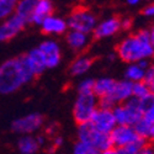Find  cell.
Segmentation results:
<instances>
[{
	"label": "cell",
	"mask_w": 154,
	"mask_h": 154,
	"mask_svg": "<svg viewBox=\"0 0 154 154\" xmlns=\"http://www.w3.org/2000/svg\"><path fill=\"white\" fill-rule=\"evenodd\" d=\"M137 154H154V150H153V146L152 144H148L142 150H139Z\"/></svg>",
	"instance_id": "34"
},
{
	"label": "cell",
	"mask_w": 154,
	"mask_h": 154,
	"mask_svg": "<svg viewBox=\"0 0 154 154\" xmlns=\"http://www.w3.org/2000/svg\"><path fill=\"white\" fill-rule=\"evenodd\" d=\"M94 62H95V58L91 56H88L84 53L79 54L72 62L70 67H69V74L73 76H80L90 70Z\"/></svg>",
	"instance_id": "18"
},
{
	"label": "cell",
	"mask_w": 154,
	"mask_h": 154,
	"mask_svg": "<svg viewBox=\"0 0 154 154\" xmlns=\"http://www.w3.org/2000/svg\"><path fill=\"white\" fill-rule=\"evenodd\" d=\"M35 78L31 72L26 56L21 54L4 60L0 64V94L10 95L31 83Z\"/></svg>",
	"instance_id": "1"
},
{
	"label": "cell",
	"mask_w": 154,
	"mask_h": 154,
	"mask_svg": "<svg viewBox=\"0 0 154 154\" xmlns=\"http://www.w3.org/2000/svg\"><path fill=\"white\" fill-rule=\"evenodd\" d=\"M94 83L95 80L94 79H83L79 84H78V94L79 95H89V94H94Z\"/></svg>",
	"instance_id": "25"
},
{
	"label": "cell",
	"mask_w": 154,
	"mask_h": 154,
	"mask_svg": "<svg viewBox=\"0 0 154 154\" xmlns=\"http://www.w3.org/2000/svg\"><path fill=\"white\" fill-rule=\"evenodd\" d=\"M133 25V20L132 17H121V30L123 31H128Z\"/></svg>",
	"instance_id": "30"
},
{
	"label": "cell",
	"mask_w": 154,
	"mask_h": 154,
	"mask_svg": "<svg viewBox=\"0 0 154 154\" xmlns=\"http://www.w3.org/2000/svg\"><path fill=\"white\" fill-rule=\"evenodd\" d=\"M143 119H144L148 123L154 125V104L143 113Z\"/></svg>",
	"instance_id": "29"
},
{
	"label": "cell",
	"mask_w": 154,
	"mask_h": 154,
	"mask_svg": "<svg viewBox=\"0 0 154 154\" xmlns=\"http://www.w3.org/2000/svg\"><path fill=\"white\" fill-rule=\"evenodd\" d=\"M137 64H138V67H140V68H142V69L146 72L152 63H150V59H142V60L137 62Z\"/></svg>",
	"instance_id": "33"
},
{
	"label": "cell",
	"mask_w": 154,
	"mask_h": 154,
	"mask_svg": "<svg viewBox=\"0 0 154 154\" xmlns=\"http://www.w3.org/2000/svg\"><path fill=\"white\" fill-rule=\"evenodd\" d=\"M149 127H150V123H148L144 119H142L139 122H137L133 128H134V131L140 137V138H144L147 140V136H148V131H149Z\"/></svg>",
	"instance_id": "27"
},
{
	"label": "cell",
	"mask_w": 154,
	"mask_h": 154,
	"mask_svg": "<svg viewBox=\"0 0 154 154\" xmlns=\"http://www.w3.org/2000/svg\"><path fill=\"white\" fill-rule=\"evenodd\" d=\"M36 3L37 0H21V2H17L15 14L20 16L26 23H31Z\"/></svg>",
	"instance_id": "20"
},
{
	"label": "cell",
	"mask_w": 154,
	"mask_h": 154,
	"mask_svg": "<svg viewBox=\"0 0 154 154\" xmlns=\"http://www.w3.org/2000/svg\"><path fill=\"white\" fill-rule=\"evenodd\" d=\"M149 35H150V42H152V46L154 49V25L149 29Z\"/></svg>",
	"instance_id": "35"
},
{
	"label": "cell",
	"mask_w": 154,
	"mask_h": 154,
	"mask_svg": "<svg viewBox=\"0 0 154 154\" xmlns=\"http://www.w3.org/2000/svg\"><path fill=\"white\" fill-rule=\"evenodd\" d=\"M16 0H0V20H6L15 14Z\"/></svg>",
	"instance_id": "23"
},
{
	"label": "cell",
	"mask_w": 154,
	"mask_h": 154,
	"mask_svg": "<svg viewBox=\"0 0 154 154\" xmlns=\"http://www.w3.org/2000/svg\"><path fill=\"white\" fill-rule=\"evenodd\" d=\"M112 112L117 126L133 127L137 122L143 119V110L140 107L139 100L136 97H131L125 104L115 106L112 109Z\"/></svg>",
	"instance_id": "4"
},
{
	"label": "cell",
	"mask_w": 154,
	"mask_h": 154,
	"mask_svg": "<svg viewBox=\"0 0 154 154\" xmlns=\"http://www.w3.org/2000/svg\"><path fill=\"white\" fill-rule=\"evenodd\" d=\"M66 42L73 52L79 56L83 54V52H85V49L90 43V35L69 30L66 35Z\"/></svg>",
	"instance_id": "14"
},
{
	"label": "cell",
	"mask_w": 154,
	"mask_h": 154,
	"mask_svg": "<svg viewBox=\"0 0 154 154\" xmlns=\"http://www.w3.org/2000/svg\"><path fill=\"white\" fill-rule=\"evenodd\" d=\"M116 56L127 64H134L142 59L154 57V49L150 42L149 30L142 29L128 35L116 46Z\"/></svg>",
	"instance_id": "2"
},
{
	"label": "cell",
	"mask_w": 154,
	"mask_h": 154,
	"mask_svg": "<svg viewBox=\"0 0 154 154\" xmlns=\"http://www.w3.org/2000/svg\"><path fill=\"white\" fill-rule=\"evenodd\" d=\"M53 11H54V5L51 0H37L31 23L41 26V23L45 21V19L53 15Z\"/></svg>",
	"instance_id": "17"
},
{
	"label": "cell",
	"mask_w": 154,
	"mask_h": 154,
	"mask_svg": "<svg viewBox=\"0 0 154 154\" xmlns=\"http://www.w3.org/2000/svg\"><path fill=\"white\" fill-rule=\"evenodd\" d=\"M99 107V99L94 94L76 96L73 106V119L76 125H83L90 121L93 113Z\"/></svg>",
	"instance_id": "6"
},
{
	"label": "cell",
	"mask_w": 154,
	"mask_h": 154,
	"mask_svg": "<svg viewBox=\"0 0 154 154\" xmlns=\"http://www.w3.org/2000/svg\"><path fill=\"white\" fill-rule=\"evenodd\" d=\"M121 31V17L110 16L97 23L93 35L94 40H104V38L112 37Z\"/></svg>",
	"instance_id": "12"
},
{
	"label": "cell",
	"mask_w": 154,
	"mask_h": 154,
	"mask_svg": "<svg viewBox=\"0 0 154 154\" xmlns=\"http://www.w3.org/2000/svg\"><path fill=\"white\" fill-rule=\"evenodd\" d=\"M45 125V116L40 112H31L12 121L11 130L17 134L31 136L32 133L40 131Z\"/></svg>",
	"instance_id": "7"
},
{
	"label": "cell",
	"mask_w": 154,
	"mask_h": 154,
	"mask_svg": "<svg viewBox=\"0 0 154 154\" xmlns=\"http://www.w3.org/2000/svg\"><path fill=\"white\" fill-rule=\"evenodd\" d=\"M100 154H119V153H117V149L111 148V149H109V150H105V152H102V153H100Z\"/></svg>",
	"instance_id": "36"
},
{
	"label": "cell",
	"mask_w": 154,
	"mask_h": 154,
	"mask_svg": "<svg viewBox=\"0 0 154 154\" xmlns=\"http://www.w3.org/2000/svg\"><path fill=\"white\" fill-rule=\"evenodd\" d=\"M115 84H116V80L112 79V78H109V76H104V78L96 79L94 83V91L93 93L97 99L105 97V96L111 94Z\"/></svg>",
	"instance_id": "19"
},
{
	"label": "cell",
	"mask_w": 154,
	"mask_h": 154,
	"mask_svg": "<svg viewBox=\"0 0 154 154\" xmlns=\"http://www.w3.org/2000/svg\"><path fill=\"white\" fill-rule=\"evenodd\" d=\"M153 150H154V144H153Z\"/></svg>",
	"instance_id": "39"
},
{
	"label": "cell",
	"mask_w": 154,
	"mask_h": 154,
	"mask_svg": "<svg viewBox=\"0 0 154 154\" xmlns=\"http://www.w3.org/2000/svg\"><path fill=\"white\" fill-rule=\"evenodd\" d=\"M142 14H143L144 16H147V17H153V16H154V3L147 5V6L142 10Z\"/></svg>",
	"instance_id": "31"
},
{
	"label": "cell",
	"mask_w": 154,
	"mask_h": 154,
	"mask_svg": "<svg viewBox=\"0 0 154 154\" xmlns=\"http://www.w3.org/2000/svg\"><path fill=\"white\" fill-rule=\"evenodd\" d=\"M76 136H78V142H82L84 144L95 148L99 153L113 148L110 134H104L97 132L89 122L78 126Z\"/></svg>",
	"instance_id": "5"
},
{
	"label": "cell",
	"mask_w": 154,
	"mask_h": 154,
	"mask_svg": "<svg viewBox=\"0 0 154 154\" xmlns=\"http://www.w3.org/2000/svg\"><path fill=\"white\" fill-rule=\"evenodd\" d=\"M110 138L115 149L125 148L134 143L139 138V136L136 133L133 127L128 126H116L113 128V131L110 133Z\"/></svg>",
	"instance_id": "10"
},
{
	"label": "cell",
	"mask_w": 154,
	"mask_h": 154,
	"mask_svg": "<svg viewBox=\"0 0 154 154\" xmlns=\"http://www.w3.org/2000/svg\"><path fill=\"white\" fill-rule=\"evenodd\" d=\"M89 123H90L97 132L104 133V134H110L113 131V128L117 126L112 110H104L100 107H97L96 111L93 113Z\"/></svg>",
	"instance_id": "8"
},
{
	"label": "cell",
	"mask_w": 154,
	"mask_h": 154,
	"mask_svg": "<svg viewBox=\"0 0 154 154\" xmlns=\"http://www.w3.org/2000/svg\"><path fill=\"white\" fill-rule=\"evenodd\" d=\"M150 94V90L148 85L144 82H138V83H133L132 86V97H136L138 100H142L144 97H147Z\"/></svg>",
	"instance_id": "24"
},
{
	"label": "cell",
	"mask_w": 154,
	"mask_h": 154,
	"mask_svg": "<svg viewBox=\"0 0 154 154\" xmlns=\"http://www.w3.org/2000/svg\"><path fill=\"white\" fill-rule=\"evenodd\" d=\"M97 17L88 6H75L70 11L67 19L68 29L72 31L83 32L85 35H90L94 32L97 26Z\"/></svg>",
	"instance_id": "3"
},
{
	"label": "cell",
	"mask_w": 154,
	"mask_h": 154,
	"mask_svg": "<svg viewBox=\"0 0 154 154\" xmlns=\"http://www.w3.org/2000/svg\"><path fill=\"white\" fill-rule=\"evenodd\" d=\"M41 31L45 35H63L68 31L67 20H64L60 16L51 15L41 23Z\"/></svg>",
	"instance_id": "15"
},
{
	"label": "cell",
	"mask_w": 154,
	"mask_h": 154,
	"mask_svg": "<svg viewBox=\"0 0 154 154\" xmlns=\"http://www.w3.org/2000/svg\"><path fill=\"white\" fill-rule=\"evenodd\" d=\"M147 142L149 144H154V125H150L149 131H148V136H147Z\"/></svg>",
	"instance_id": "32"
},
{
	"label": "cell",
	"mask_w": 154,
	"mask_h": 154,
	"mask_svg": "<svg viewBox=\"0 0 154 154\" xmlns=\"http://www.w3.org/2000/svg\"><path fill=\"white\" fill-rule=\"evenodd\" d=\"M138 4H139V0H128L127 2V5H131V6H134Z\"/></svg>",
	"instance_id": "37"
},
{
	"label": "cell",
	"mask_w": 154,
	"mask_h": 154,
	"mask_svg": "<svg viewBox=\"0 0 154 154\" xmlns=\"http://www.w3.org/2000/svg\"><path fill=\"white\" fill-rule=\"evenodd\" d=\"M45 58L47 69L57 68L62 62V48L54 40H46L37 46Z\"/></svg>",
	"instance_id": "9"
},
{
	"label": "cell",
	"mask_w": 154,
	"mask_h": 154,
	"mask_svg": "<svg viewBox=\"0 0 154 154\" xmlns=\"http://www.w3.org/2000/svg\"><path fill=\"white\" fill-rule=\"evenodd\" d=\"M25 22L20 16L14 14L9 19L4 20L3 23H0V42H9L12 38H15L23 29L26 27Z\"/></svg>",
	"instance_id": "11"
},
{
	"label": "cell",
	"mask_w": 154,
	"mask_h": 154,
	"mask_svg": "<svg viewBox=\"0 0 154 154\" xmlns=\"http://www.w3.org/2000/svg\"><path fill=\"white\" fill-rule=\"evenodd\" d=\"M25 56H26L27 64H29L31 72L33 73L35 78H38V76L45 73V70L47 69L46 62H45V58L41 53V51L37 47L32 48L31 51H29L27 53H25Z\"/></svg>",
	"instance_id": "16"
},
{
	"label": "cell",
	"mask_w": 154,
	"mask_h": 154,
	"mask_svg": "<svg viewBox=\"0 0 154 154\" xmlns=\"http://www.w3.org/2000/svg\"><path fill=\"white\" fill-rule=\"evenodd\" d=\"M40 148V144L33 136H22L17 140V150L21 154H36Z\"/></svg>",
	"instance_id": "21"
},
{
	"label": "cell",
	"mask_w": 154,
	"mask_h": 154,
	"mask_svg": "<svg viewBox=\"0 0 154 154\" xmlns=\"http://www.w3.org/2000/svg\"><path fill=\"white\" fill-rule=\"evenodd\" d=\"M154 80V63H152L150 66L148 67V69L144 72V78H143V82L148 85L149 83H152Z\"/></svg>",
	"instance_id": "28"
},
{
	"label": "cell",
	"mask_w": 154,
	"mask_h": 154,
	"mask_svg": "<svg viewBox=\"0 0 154 154\" xmlns=\"http://www.w3.org/2000/svg\"><path fill=\"white\" fill-rule=\"evenodd\" d=\"M72 154H100L95 148L88 146V144H84L82 142H78L76 140L74 147H73V152Z\"/></svg>",
	"instance_id": "26"
},
{
	"label": "cell",
	"mask_w": 154,
	"mask_h": 154,
	"mask_svg": "<svg viewBox=\"0 0 154 154\" xmlns=\"http://www.w3.org/2000/svg\"><path fill=\"white\" fill-rule=\"evenodd\" d=\"M132 86L133 83L128 82L126 79L123 80H116V84H115L113 89L110 95H107V97L112 101V104L115 106L125 104L126 101H128L132 97Z\"/></svg>",
	"instance_id": "13"
},
{
	"label": "cell",
	"mask_w": 154,
	"mask_h": 154,
	"mask_svg": "<svg viewBox=\"0 0 154 154\" xmlns=\"http://www.w3.org/2000/svg\"><path fill=\"white\" fill-rule=\"evenodd\" d=\"M144 78V70L138 67V64H128V67L126 68L125 72V79L131 82V83H138V82H143Z\"/></svg>",
	"instance_id": "22"
},
{
	"label": "cell",
	"mask_w": 154,
	"mask_h": 154,
	"mask_svg": "<svg viewBox=\"0 0 154 154\" xmlns=\"http://www.w3.org/2000/svg\"><path fill=\"white\" fill-rule=\"evenodd\" d=\"M148 88H149V90H150V94H153V95H154V80H153L152 83H149V84H148Z\"/></svg>",
	"instance_id": "38"
}]
</instances>
